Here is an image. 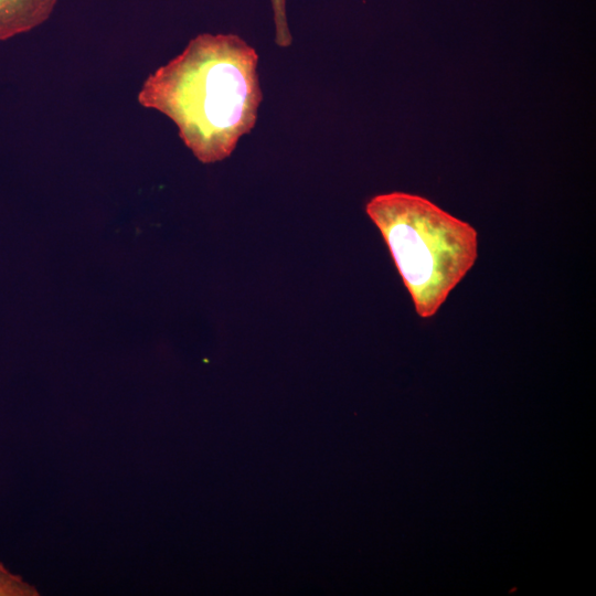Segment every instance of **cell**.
<instances>
[{
    "label": "cell",
    "mask_w": 596,
    "mask_h": 596,
    "mask_svg": "<svg viewBox=\"0 0 596 596\" xmlns=\"http://www.w3.org/2000/svg\"><path fill=\"white\" fill-rule=\"evenodd\" d=\"M258 54L233 33H201L145 81L138 102L159 110L203 163L231 156L255 126L263 99Z\"/></svg>",
    "instance_id": "obj_1"
},
{
    "label": "cell",
    "mask_w": 596,
    "mask_h": 596,
    "mask_svg": "<svg viewBox=\"0 0 596 596\" xmlns=\"http://www.w3.org/2000/svg\"><path fill=\"white\" fill-rule=\"evenodd\" d=\"M380 230L417 315L433 317L475 265L478 234L417 194L391 192L365 205Z\"/></svg>",
    "instance_id": "obj_2"
},
{
    "label": "cell",
    "mask_w": 596,
    "mask_h": 596,
    "mask_svg": "<svg viewBox=\"0 0 596 596\" xmlns=\"http://www.w3.org/2000/svg\"><path fill=\"white\" fill-rule=\"evenodd\" d=\"M58 0H0V40L28 32L46 21Z\"/></svg>",
    "instance_id": "obj_3"
},
{
    "label": "cell",
    "mask_w": 596,
    "mask_h": 596,
    "mask_svg": "<svg viewBox=\"0 0 596 596\" xmlns=\"http://www.w3.org/2000/svg\"><path fill=\"white\" fill-rule=\"evenodd\" d=\"M36 589L0 562V596H34Z\"/></svg>",
    "instance_id": "obj_4"
},
{
    "label": "cell",
    "mask_w": 596,
    "mask_h": 596,
    "mask_svg": "<svg viewBox=\"0 0 596 596\" xmlns=\"http://www.w3.org/2000/svg\"><path fill=\"white\" fill-rule=\"evenodd\" d=\"M286 3L287 0H270L275 25V42L280 47H288L292 42V35L287 19Z\"/></svg>",
    "instance_id": "obj_5"
}]
</instances>
